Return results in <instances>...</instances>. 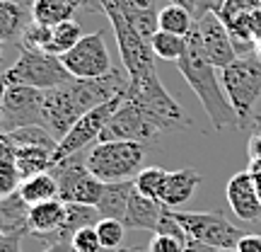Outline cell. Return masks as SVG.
<instances>
[{"instance_id":"6da1fadb","label":"cell","mask_w":261,"mask_h":252,"mask_svg":"<svg viewBox=\"0 0 261 252\" xmlns=\"http://www.w3.org/2000/svg\"><path fill=\"white\" fill-rule=\"evenodd\" d=\"M128 78L119 75V71L102 78H73L65 85L44 93V126L51 136L61 141L94 107L109 102L114 97H126Z\"/></svg>"},{"instance_id":"7a4b0ae2","label":"cell","mask_w":261,"mask_h":252,"mask_svg":"<svg viewBox=\"0 0 261 252\" xmlns=\"http://www.w3.org/2000/svg\"><path fill=\"white\" fill-rule=\"evenodd\" d=\"M177 68L181 78L189 83V87L196 93L198 102L203 104L208 119L213 122L218 131L234 126L237 129V114L225 95L223 83L215 78V65H211L205 58H201L191 47H187L184 56L177 61Z\"/></svg>"},{"instance_id":"3957f363","label":"cell","mask_w":261,"mask_h":252,"mask_svg":"<svg viewBox=\"0 0 261 252\" xmlns=\"http://www.w3.org/2000/svg\"><path fill=\"white\" fill-rule=\"evenodd\" d=\"M220 83L237 114V129L252 131V122L256 117L254 107L261 97V58L254 54L240 56L234 63L223 68Z\"/></svg>"},{"instance_id":"277c9868","label":"cell","mask_w":261,"mask_h":252,"mask_svg":"<svg viewBox=\"0 0 261 252\" xmlns=\"http://www.w3.org/2000/svg\"><path fill=\"white\" fill-rule=\"evenodd\" d=\"M126 100L136 104L140 112L158 126L160 133L189 124V117L184 114V109L165 90V85L160 83L158 71H150V73L140 75V78H133L128 83Z\"/></svg>"},{"instance_id":"5b68a950","label":"cell","mask_w":261,"mask_h":252,"mask_svg":"<svg viewBox=\"0 0 261 252\" xmlns=\"http://www.w3.org/2000/svg\"><path fill=\"white\" fill-rule=\"evenodd\" d=\"M145 160L143 143H130V141H109V143H97L87 155V170L94 177L112 185V182H126L133 175H138Z\"/></svg>"},{"instance_id":"8992f818","label":"cell","mask_w":261,"mask_h":252,"mask_svg":"<svg viewBox=\"0 0 261 252\" xmlns=\"http://www.w3.org/2000/svg\"><path fill=\"white\" fill-rule=\"evenodd\" d=\"M3 80L8 85H27V87L48 93L58 85L73 80V75L65 71L61 56H54L46 51L19 49V58L3 73Z\"/></svg>"},{"instance_id":"52a82bcc","label":"cell","mask_w":261,"mask_h":252,"mask_svg":"<svg viewBox=\"0 0 261 252\" xmlns=\"http://www.w3.org/2000/svg\"><path fill=\"white\" fill-rule=\"evenodd\" d=\"M104 15H107V19H109V25L114 29L116 47H119L121 63L126 68L128 80L155 71V54H152L150 41L145 37H140V32L114 8L112 0H104Z\"/></svg>"},{"instance_id":"ba28073f","label":"cell","mask_w":261,"mask_h":252,"mask_svg":"<svg viewBox=\"0 0 261 252\" xmlns=\"http://www.w3.org/2000/svg\"><path fill=\"white\" fill-rule=\"evenodd\" d=\"M172 216L189 238L198 243H205L215 250H234L242 240L244 231L232 225L220 211H177L172 209Z\"/></svg>"},{"instance_id":"9c48e42d","label":"cell","mask_w":261,"mask_h":252,"mask_svg":"<svg viewBox=\"0 0 261 252\" xmlns=\"http://www.w3.org/2000/svg\"><path fill=\"white\" fill-rule=\"evenodd\" d=\"M187 47H191L198 56L220 71L240 58L232 39L227 34V27L215 12H205L201 17H196L194 27L187 34Z\"/></svg>"},{"instance_id":"30bf717a","label":"cell","mask_w":261,"mask_h":252,"mask_svg":"<svg viewBox=\"0 0 261 252\" xmlns=\"http://www.w3.org/2000/svg\"><path fill=\"white\" fill-rule=\"evenodd\" d=\"M51 172L58 182V199L63 204H99V199L104 194V182H99L87 170V163H85V158H80V153L61 160L58 165H54Z\"/></svg>"},{"instance_id":"8fae6325","label":"cell","mask_w":261,"mask_h":252,"mask_svg":"<svg viewBox=\"0 0 261 252\" xmlns=\"http://www.w3.org/2000/svg\"><path fill=\"white\" fill-rule=\"evenodd\" d=\"M24 126H44V90L27 85H8L3 97L0 133H12Z\"/></svg>"},{"instance_id":"7c38bea8","label":"cell","mask_w":261,"mask_h":252,"mask_svg":"<svg viewBox=\"0 0 261 252\" xmlns=\"http://www.w3.org/2000/svg\"><path fill=\"white\" fill-rule=\"evenodd\" d=\"M123 100H126V97H114V100L99 104V107H94L92 112L85 114L83 119L75 124L63 139L58 141V148H56V153H54V165H58L61 160L70 158V155H77V153L83 148H87L92 141H99L102 129L114 117V112L123 104Z\"/></svg>"},{"instance_id":"4fadbf2b","label":"cell","mask_w":261,"mask_h":252,"mask_svg":"<svg viewBox=\"0 0 261 252\" xmlns=\"http://www.w3.org/2000/svg\"><path fill=\"white\" fill-rule=\"evenodd\" d=\"M65 71L73 78H102L112 73V56L104 44V34H85L68 54L61 56Z\"/></svg>"},{"instance_id":"5bb4252c","label":"cell","mask_w":261,"mask_h":252,"mask_svg":"<svg viewBox=\"0 0 261 252\" xmlns=\"http://www.w3.org/2000/svg\"><path fill=\"white\" fill-rule=\"evenodd\" d=\"M155 136H160V129L150 122L145 114L128 100L114 112V117L107 122V126L99 133L97 143H109V141H130V143H148Z\"/></svg>"},{"instance_id":"9a60e30c","label":"cell","mask_w":261,"mask_h":252,"mask_svg":"<svg viewBox=\"0 0 261 252\" xmlns=\"http://www.w3.org/2000/svg\"><path fill=\"white\" fill-rule=\"evenodd\" d=\"M225 194H227V204H230L237 218L249 221V223L261 221V196L256 192V185H254V177L249 170L232 175L227 182Z\"/></svg>"},{"instance_id":"2e32d148","label":"cell","mask_w":261,"mask_h":252,"mask_svg":"<svg viewBox=\"0 0 261 252\" xmlns=\"http://www.w3.org/2000/svg\"><path fill=\"white\" fill-rule=\"evenodd\" d=\"M65 214H68V206L61 199H51V201H41L37 206H29V216H27L29 235H34V238L46 243L51 235L61 231V225L65 223Z\"/></svg>"},{"instance_id":"e0dca14e","label":"cell","mask_w":261,"mask_h":252,"mask_svg":"<svg viewBox=\"0 0 261 252\" xmlns=\"http://www.w3.org/2000/svg\"><path fill=\"white\" fill-rule=\"evenodd\" d=\"M92 12L87 0H32L29 12L34 22H41L46 27H56L65 19H73L77 12Z\"/></svg>"},{"instance_id":"ac0fdd59","label":"cell","mask_w":261,"mask_h":252,"mask_svg":"<svg viewBox=\"0 0 261 252\" xmlns=\"http://www.w3.org/2000/svg\"><path fill=\"white\" fill-rule=\"evenodd\" d=\"M162 211H165V204H162V201H152V199L138 194V192L133 189V194H130V199H128V211H126L123 225H126V228H133V231L158 233Z\"/></svg>"},{"instance_id":"d6986e66","label":"cell","mask_w":261,"mask_h":252,"mask_svg":"<svg viewBox=\"0 0 261 252\" xmlns=\"http://www.w3.org/2000/svg\"><path fill=\"white\" fill-rule=\"evenodd\" d=\"M114 8L121 12L123 17L128 19L133 27L140 32V37L150 39L158 32V0H112Z\"/></svg>"},{"instance_id":"ffe728a7","label":"cell","mask_w":261,"mask_h":252,"mask_svg":"<svg viewBox=\"0 0 261 252\" xmlns=\"http://www.w3.org/2000/svg\"><path fill=\"white\" fill-rule=\"evenodd\" d=\"M29 8L17 0H0V44H19L29 19Z\"/></svg>"},{"instance_id":"44dd1931","label":"cell","mask_w":261,"mask_h":252,"mask_svg":"<svg viewBox=\"0 0 261 252\" xmlns=\"http://www.w3.org/2000/svg\"><path fill=\"white\" fill-rule=\"evenodd\" d=\"M201 185V175L196 168H181L169 172L167 177V187H165V196H162V204L169 209H177V206L187 204L191 194Z\"/></svg>"},{"instance_id":"7402d4cb","label":"cell","mask_w":261,"mask_h":252,"mask_svg":"<svg viewBox=\"0 0 261 252\" xmlns=\"http://www.w3.org/2000/svg\"><path fill=\"white\" fill-rule=\"evenodd\" d=\"M133 189H136V182H133V179L104 185V194H102V199H99V204H97L99 218H114V221H121L123 223Z\"/></svg>"},{"instance_id":"603a6c76","label":"cell","mask_w":261,"mask_h":252,"mask_svg":"<svg viewBox=\"0 0 261 252\" xmlns=\"http://www.w3.org/2000/svg\"><path fill=\"white\" fill-rule=\"evenodd\" d=\"M68 206V214H65V223L61 225V231L54 233L48 238V245H58V243H70L73 235L83 228L99 223V211L97 206H85V204H65Z\"/></svg>"},{"instance_id":"cb8c5ba5","label":"cell","mask_w":261,"mask_h":252,"mask_svg":"<svg viewBox=\"0 0 261 252\" xmlns=\"http://www.w3.org/2000/svg\"><path fill=\"white\" fill-rule=\"evenodd\" d=\"M29 206L22 201L19 192L0 199V235H24L27 228Z\"/></svg>"},{"instance_id":"d4e9b609","label":"cell","mask_w":261,"mask_h":252,"mask_svg":"<svg viewBox=\"0 0 261 252\" xmlns=\"http://www.w3.org/2000/svg\"><path fill=\"white\" fill-rule=\"evenodd\" d=\"M17 192L27 206H37V204H41V201L58 199V182H56V177H54V172H41V175L22 179Z\"/></svg>"},{"instance_id":"484cf974","label":"cell","mask_w":261,"mask_h":252,"mask_svg":"<svg viewBox=\"0 0 261 252\" xmlns=\"http://www.w3.org/2000/svg\"><path fill=\"white\" fill-rule=\"evenodd\" d=\"M51 170H54V150L34 148V146L17 148L19 179L34 177V175H41V172H51Z\"/></svg>"},{"instance_id":"4316f807","label":"cell","mask_w":261,"mask_h":252,"mask_svg":"<svg viewBox=\"0 0 261 252\" xmlns=\"http://www.w3.org/2000/svg\"><path fill=\"white\" fill-rule=\"evenodd\" d=\"M167 177L169 172L165 168H158V165H152V168H143L136 175V192L143 196H148L152 201H162V196H165V187H167Z\"/></svg>"},{"instance_id":"83f0119b","label":"cell","mask_w":261,"mask_h":252,"mask_svg":"<svg viewBox=\"0 0 261 252\" xmlns=\"http://www.w3.org/2000/svg\"><path fill=\"white\" fill-rule=\"evenodd\" d=\"M194 15L189 12L187 8L181 5H165L160 10V17H158V27L162 32H169V34H177V37H187L191 27H194Z\"/></svg>"},{"instance_id":"f1b7e54d","label":"cell","mask_w":261,"mask_h":252,"mask_svg":"<svg viewBox=\"0 0 261 252\" xmlns=\"http://www.w3.org/2000/svg\"><path fill=\"white\" fill-rule=\"evenodd\" d=\"M51 29H54V34H51L48 54H54V56L68 54V51L85 37L80 22H75V19H65V22H61V25H56V27H51Z\"/></svg>"},{"instance_id":"f546056e","label":"cell","mask_w":261,"mask_h":252,"mask_svg":"<svg viewBox=\"0 0 261 252\" xmlns=\"http://www.w3.org/2000/svg\"><path fill=\"white\" fill-rule=\"evenodd\" d=\"M150 47H152L155 58L174 61V63H177L179 58L184 56V51H187V37H177V34H169V32L158 29L155 37L150 39Z\"/></svg>"},{"instance_id":"4dcf8cb0","label":"cell","mask_w":261,"mask_h":252,"mask_svg":"<svg viewBox=\"0 0 261 252\" xmlns=\"http://www.w3.org/2000/svg\"><path fill=\"white\" fill-rule=\"evenodd\" d=\"M12 143L17 148H24V146H34V148H46V150H54L56 153L58 148V141L51 136V131L46 126H24V129H17L8 133Z\"/></svg>"},{"instance_id":"1f68e13d","label":"cell","mask_w":261,"mask_h":252,"mask_svg":"<svg viewBox=\"0 0 261 252\" xmlns=\"http://www.w3.org/2000/svg\"><path fill=\"white\" fill-rule=\"evenodd\" d=\"M51 34L54 29L41 25V22H29L24 34L19 39V49H32V51H46L48 54V47H51Z\"/></svg>"},{"instance_id":"d6a6232c","label":"cell","mask_w":261,"mask_h":252,"mask_svg":"<svg viewBox=\"0 0 261 252\" xmlns=\"http://www.w3.org/2000/svg\"><path fill=\"white\" fill-rule=\"evenodd\" d=\"M94 231L99 235V243L104 250H119L126 233V225L121 221H114V218H99V223L94 225Z\"/></svg>"},{"instance_id":"836d02e7","label":"cell","mask_w":261,"mask_h":252,"mask_svg":"<svg viewBox=\"0 0 261 252\" xmlns=\"http://www.w3.org/2000/svg\"><path fill=\"white\" fill-rule=\"evenodd\" d=\"M261 8V0H225V5L220 8L218 17L223 19V25L237 19L240 15H247V12H254V10Z\"/></svg>"},{"instance_id":"e575fe53","label":"cell","mask_w":261,"mask_h":252,"mask_svg":"<svg viewBox=\"0 0 261 252\" xmlns=\"http://www.w3.org/2000/svg\"><path fill=\"white\" fill-rule=\"evenodd\" d=\"M70 247H73V252H102L104 250L102 243H99V235L94 231V225L77 231L73 235V240H70Z\"/></svg>"},{"instance_id":"d590c367","label":"cell","mask_w":261,"mask_h":252,"mask_svg":"<svg viewBox=\"0 0 261 252\" xmlns=\"http://www.w3.org/2000/svg\"><path fill=\"white\" fill-rule=\"evenodd\" d=\"M184 245L187 243H181V240L172 238V235L155 233L148 245V252H184Z\"/></svg>"},{"instance_id":"8d00e7d4","label":"cell","mask_w":261,"mask_h":252,"mask_svg":"<svg viewBox=\"0 0 261 252\" xmlns=\"http://www.w3.org/2000/svg\"><path fill=\"white\" fill-rule=\"evenodd\" d=\"M19 175H17V170H5V168H0V199L3 196H10V194H15L19 189Z\"/></svg>"},{"instance_id":"74e56055","label":"cell","mask_w":261,"mask_h":252,"mask_svg":"<svg viewBox=\"0 0 261 252\" xmlns=\"http://www.w3.org/2000/svg\"><path fill=\"white\" fill-rule=\"evenodd\" d=\"M247 153H249V172L261 168V131H254L247 143Z\"/></svg>"},{"instance_id":"f35d334b","label":"cell","mask_w":261,"mask_h":252,"mask_svg":"<svg viewBox=\"0 0 261 252\" xmlns=\"http://www.w3.org/2000/svg\"><path fill=\"white\" fill-rule=\"evenodd\" d=\"M237 252H261V235L247 233L237 245Z\"/></svg>"},{"instance_id":"ab89813d","label":"cell","mask_w":261,"mask_h":252,"mask_svg":"<svg viewBox=\"0 0 261 252\" xmlns=\"http://www.w3.org/2000/svg\"><path fill=\"white\" fill-rule=\"evenodd\" d=\"M225 5V0H198V5H196V12H194V19L205 15V12H220V8Z\"/></svg>"},{"instance_id":"60d3db41","label":"cell","mask_w":261,"mask_h":252,"mask_svg":"<svg viewBox=\"0 0 261 252\" xmlns=\"http://www.w3.org/2000/svg\"><path fill=\"white\" fill-rule=\"evenodd\" d=\"M0 252H22V235H0Z\"/></svg>"},{"instance_id":"b9f144b4","label":"cell","mask_w":261,"mask_h":252,"mask_svg":"<svg viewBox=\"0 0 261 252\" xmlns=\"http://www.w3.org/2000/svg\"><path fill=\"white\" fill-rule=\"evenodd\" d=\"M184 252H218V250L211 247V245H205V243H198L194 238H189L187 245H184Z\"/></svg>"},{"instance_id":"7bdbcfd3","label":"cell","mask_w":261,"mask_h":252,"mask_svg":"<svg viewBox=\"0 0 261 252\" xmlns=\"http://www.w3.org/2000/svg\"><path fill=\"white\" fill-rule=\"evenodd\" d=\"M249 19H252V34H254V41H261V8L254 10L252 15H249Z\"/></svg>"},{"instance_id":"ee69618b","label":"cell","mask_w":261,"mask_h":252,"mask_svg":"<svg viewBox=\"0 0 261 252\" xmlns=\"http://www.w3.org/2000/svg\"><path fill=\"white\" fill-rule=\"evenodd\" d=\"M172 5H181V8H187L191 15L196 12V5H198V0H169Z\"/></svg>"},{"instance_id":"f6af8a7d","label":"cell","mask_w":261,"mask_h":252,"mask_svg":"<svg viewBox=\"0 0 261 252\" xmlns=\"http://www.w3.org/2000/svg\"><path fill=\"white\" fill-rule=\"evenodd\" d=\"M44 252H73L70 243H58V245H48Z\"/></svg>"},{"instance_id":"bcb514c9","label":"cell","mask_w":261,"mask_h":252,"mask_svg":"<svg viewBox=\"0 0 261 252\" xmlns=\"http://www.w3.org/2000/svg\"><path fill=\"white\" fill-rule=\"evenodd\" d=\"M5 90H8V83L0 78V129H3V97H5Z\"/></svg>"},{"instance_id":"7dc6e473","label":"cell","mask_w":261,"mask_h":252,"mask_svg":"<svg viewBox=\"0 0 261 252\" xmlns=\"http://www.w3.org/2000/svg\"><path fill=\"white\" fill-rule=\"evenodd\" d=\"M252 177H254V185H256V192H259V196H261V168L254 170Z\"/></svg>"},{"instance_id":"c3c4849f","label":"cell","mask_w":261,"mask_h":252,"mask_svg":"<svg viewBox=\"0 0 261 252\" xmlns=\"http://www.w3.org/2000/svg\"><path fill=\"white\" fill-rule=\"evenodd\" d=\"M254 131H261V114H256L254 117V122H252V133Z\"/></svg>"},{"instance_id":"681fc988","label":"cell","mask_w":261,"mask_h":252,"mask_svg":"<svg viewBox=\"0 0 261 252\" xmlns=\"http://www.w3.org/2000/svg\"><path fill=\"white\" fill-rule=\"evenodd\" d=\"M114 252H148V250H140V247H119V250Z\"/></svg>"},{"instance_id":"f907efd6","label":"cell","mask_w":261,"mask_h":252,"mask_svg":"<svg viewBox=\"0 0 261 252\" xmlns=\"http://www.w3.org/2000/svg\"><path fill=\"white\" fill-rule=\"evenodd\" d=\"M256 56L261 58V41H256Z\"/></svg>"},{"instance_id":"816d5d0a","label":"cell","mask_w":261,"mask_h":252,"mask_svg":"<svg viewBox=\"0 0 261 252\" xmlns=\"http://www.w3.org/2000/svg\"><path fill=\"white\" fill-rule=\"evenodd\" d=\"M218 252H237V247H234V250H218Z\"/></svg>"},{"instance_id":"f5cc1de1","label":"cell","mask_w":261,"mask_h":252,"mask_svg":"<svg viewBox=\"0 0 261 252\" xmlns=\"http://www.w3.org/2000/svg\"><path fill=\"white\" fill-rule=\"evenodd\" d=\"M0 61H3V44H0Z\"/></svg>"}]
</instances>
